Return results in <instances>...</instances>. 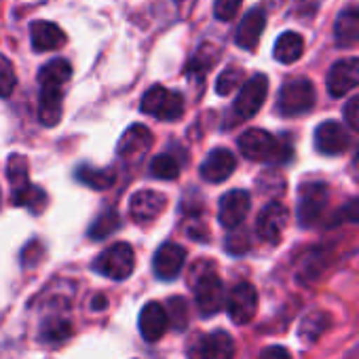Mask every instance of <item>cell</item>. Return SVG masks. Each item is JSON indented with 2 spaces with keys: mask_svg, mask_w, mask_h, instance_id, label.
<instances>
[{
  "mask_svg": "<svg viewBox=\"0 0 359 359\" xmlns=\"http://www.w3.org/2000/svg\"><path fill=\"white\" fill-rule=\"evenodd\" d=\"M72 79V68L66 60L57 57L45 64L39 72V118L45 127H53L62 118L66 83Z\"/></svg>",
  "mask_w": 359,
  "mask_h": 359,
  "instance_id": "6da1fadb",
  "label": "cell"
},
{
  "mask_svg": "<svg viewBox=\"0 0 359 359\" xmlns=\"http://www.w3.org/2000/svg\"><path fill=\"white\" fill-rule=\"evenodd\" d=\"M7 180L11 184V203L26 208L32 214L45 212L49 197L47 193L30 182V163L24 154H11L7 161Z\"/></svg>",
  "mask_w": 359,
  "mask_h": 359,
  "instance_id": "7a4b0ae2",
  "label": "cell"
},
{
  "mask_svg": "<svg viewBox=\"0 0 359 359\" xmlns=\"http://www.w3.org/2000/svg\"><path fill=\"white\" fill-rule=\"evenodd\" d=\"M239 150L248 161L258 163H285L292 158V148L281 144L273 133L264 129H248L239 137Z\"/></svg>",
  "mask_w": 359,
  "mask_h": 359,
  "instance_id": "3957f363",
  "label": "cell"
},
{
  "mask_svg": "<svg viewBox=\"0 0 359 359\" xmlns=\"http://www.w3.org/2000/svg\"><path fill=\"white\" fill-rule=\"evenodd\" d=\"M269 93V79L264 74H254L250 81H245L239 89V95L233 104V112H231V125L250 121L252 116L258 114V110L262 108L264 100Z\"/></svg>",
  "mask_w": 359,
  "mask_h": 359,
  "instance_id": "277c9868",
  "label": "cell"
},
{
  "mask_svg": "<svg viewBox=\"0 0 359 359\" xmlns=\"http://www.w3.org/2000/svg\"><path fill=\"white\" fill-rule=\"evenodd\" d=\"M140 110L158 121H177L184 114V97L163 85H154L142 95Z\"/></svg>",
  "mask_w": 359,
  "mask_h": 359,
  "instance_id": "5b68a950",
  "label": "cell"
},
{
  "mask_svg": "<svg viewBox=\"0 0 359 359\" xmlns=\"http://www.w3.org/2000/svg\"><path fill=\"white\" fill-rule=\"evenodd\" d=\"M315 87L309 79H294L281 87L277 95V110L283 116H300L315 106Z\"/></svg>",
  "mask_w": 359,
  "mask_h": 359,
  "instance_id": "8992f818",
  "label": "cell"
},
{
  "mask_svg": "<svg viewBox=\"0 0 359 359\" xmlns=\"http://www.w3.org/2000/svg\"><path fill=\"white\" fill-rule=\"evenodd\" d=\"M135 269V254L129 243H114L108 250H104L95 262L93 271L112 279V281H123L127 279Z\"/></svg>",
  "mask_w": 359,
  "mask_h": 359,
  "instance_id": "52a82bcc",
  "label": "cell"
},
{
  "mask_svg": "<svg viewBox=\"0 0 359 359\" xmlns=\"http://www.w3.org/2000/svg\"><path fill=\"white\" fill-rule=\"evenodd\" d=\"M193 287H195V300L201 311V315L212 317L224 306V283L216 275L214 269H208L199 277H193Z\"/></svg>",
  "mask_w": 359,
  "mask_h": 359,
  "instance_id": "ba28073f",
  "label": "cell"
},
{
  "mask_svg": "<svg viewBox=\"0 0 359 359\" xmlns=\"http://www.w3.org/2000/svg\"><path fill=\"white\" fill-rule=\"evenodd\" d=\"M327 205V187L323 182H306L298 191V222L309 229L321 220Z\"/></svg>",
  "mask_w": 359,
  "mask_h": 359,
  "instance_id": "9c48e42d",
  "label": "cell"
},
{
  "mask_svg": "<svg viewBox=\"0 0 359 359\" xmlns=\"http://www.w3.org/2000/svg\"><path fill=\"white\" fill-rule=\"evenodd\" d=\"M256 311H258L256 287L248 281L237 283L226 298V313H229L231 321L237 325H245L254 319Z\"/></svg>",
  "mask_w": 359,
  "mask_h": 359,
  "instance_id": "30bf717a",
  "label": "cell"
},
{
  "mask_svg": "<svg viewBox=\"0 0 359 359\" xmlns=\"http://www.w3.org/2000/svg\"><path fill=\"white\" fill-rule=\"evenodd\" d=\"M290 220V212L283 203H269L256 220V235L266 243H279Z\"/></svg>",
  "mask_w": 359,
  "mask_h": 359,
  "instance_id": "8fae6325",
  "label": "cell"
},
{
  "mask_svg": "<svg viewBox=\"0 0 359 359\" xmlns=\"http://www.w3.org/2000/svg\"><path fill=\"white\" fill-rule=\"evenodd\" d=\"M325 85H327V91L332 97H342L351 89H355L359 85V57L338 60L330 68Z\"/></svg>",
  "mask_w": 359,
  "mask_h": 359,
  "instance_id": "7c38bea8",
  "label": "cell"
},
{
  "mask_svg": "<svg viewBox=\"0 0 359 359\" xmlns=\"http://www.w3.org/2000/svg\"><path fill=\"white\" fill-rule=\"evenodd\" d=\"M184 262H187V250L182 245L167 241L156 250L152 269L161 281H171L180 275V271L184 269Z\"/></svg>",
  "mask_w": 359,
  "mask_h": 359,
  "instance_id": "4fadbf2b",
  "label": "cell"
},
{
  "mask_svg": "<svg viewBox=\"0 0 359 359\" xmlns=\"http://www.w3.org/2000/svg\"><path fill=\"white\" fill-rule=\"evenodd\" d=\"M235 340L226 332H212L201 336L191 346V359H233Z\"/></svg>",
  "mask_w": 359,
  "mask_h": 359,
  "instance_id": "5bb4252c",
  "label": "cell"
},
{
  "mask_svg": "<svg viewBox=\"0 0 359 359\" xmlns=\"http://www.w3.org/2000/svg\"><path fill=\"white\" fill-rule=\"evenodd\" d=\"M235 167H237V158L229 148H214L205 156V161L201 163L199 173H201V177L205 180V182L220 184V182H224V180H229L233 175Z\"/></svg>",
  "mask_w": 359,
  "mask_h": 359,
  "instance_id": "9a60e30c",
  "label": "cell"
},
{
  "mask_svg": "<svg viewBox=\"0 0 359 359\" xmlns=\"http://www.w3.org/2000/svg\"><path fill=\"white\" fill-rule=\"evenodd\" d=\"M152 133L146 125H131L123 135L116 146V152L123 161L135 163L140 161L150 148H152Z\"/></svg>",
  "mask_w": 359,
  "mask_h": 359,
  "instance_id": "2e32d148",
  "label": "cell"
},
{
  "mask_svg": "<svg viewBox=\"0 0 359 359\" xmlns=\"http://www.w3.org/2000/svg\"><path fill=\"white\" fill-rule=\"evenodd\" d=\"M348 148V133L336 121H323L315 129V150L325 156L342 154Z\"/></svg>",
  "mask_w": 359,
  "mask_h": 359,
  "instance_id": "e0dca14e",
  "label": "cell"
},
{
  "mask_svg": "<svg viewBox=\"0 0 359 359\" xmlns=\"http://www.w3.org/2000/svg\"><path fill=\"white\" fill-rule=\"evenodd\" d=\"M250 193L245 191H231L220 199V208H218V220L224 229H239L245 220V216L250 214Z\"/></svg>",
  "mask_w": 359,
  "mask_h": 359,
  "instance_id": "ac0fdd59",
  "label": "cell"
},
{
  "mask_svg": "<svg viewBox=\"0 0 359 359\" xmlns=\"http://www.w3.org/2000/svg\"><path fill=\"white\" fill-rule=\"evenodd\" d=\"M167 208V197L156 191H137L129 201V214L135 222H152Z\"/></svg>",
  "mask_w": 359,
  "mask_h": 359,
  "instance_id": "d6986e66",
  "label": "cell"
},
{
  "mask_svg": "<svg viewBox=\"0 0 359 359\" xmlns=\"http://www.w3.org/2000/svg\"><path fill=\"white\" fill-rule=\"evenodd\" d=\"M264 26H266V15L262 9H250L239 28H237V34H235V43L237 47L245 49V51H254L260 43V36L264 32Z\"/></svg>",
  "mask_w": 359,
  "mask_h": 359,
  "instance_id": "ffe728a7",
  "label": "cell"
},
{
  "mask_svg": "<svg viewBox=\"0 0 359 359\" xmlns=\"http://www.w3.org/2000/svg\"><path fill=\"white\" fill-rule=\"evenodd\" d=\"M30 41H32V49L36 53H45V51H57L66 45L68 36L66 32L51 22H34L30 26Z\"/></svg>",
  "mask_w": 359,
  "mask_h": 359,
  "instance_id": "44dd1931",
  "label": "cell"
},
{
  "mask_svg": "<svg viewBox=\"0 0 359 359\" xmlns=\"http://www.w3.org/2000/svg\"><path fill=\"white\" fill-rule=\"evenodd\" d=\"M167 327H169V319H167V311L163 309V304H158V302L144 304V309L140 311L142 338L148 340V342H156V340L163 338Z\"/></svg>",
  "mask_w": 359,
  "mask_h": 359,
  "instance_id": "7402d4cb",
  "label": "cell"
},
{
  "mask_svg": "<svg viewBox=\"0 0 359 359\" xmlns=\"http://www.w3.org/2000/svg\"><path fill=\"white\" fill-rule=\"evenodd\" d=\"M74 175L81 184H85L93 191H108L116 182V173L112 169H95L91 165H79Z\"/></svg>",
  "mask_w": 359,
  "mask_h": 359,
  "instance_id": "603a6c76",
  "label": "cell"
},
{
  "mask_svg": "<svg viewBox=\"0 0 359 359\" xmlns=\"http://www.w3.org/2000/svg\"><path fill=\"white\" fill-rule=\"evenodd\" d=\"M302 51H304L302 36L298 32H283L273 47V57L279 64H294L300 60Z\"/></svg>",
  "mask_w": 359,
  "mask_h": 359,
  "instance_id": "cb8c5ba5",
  "label": "cell"
},
{
  "mask_svg": "<svg viewBox=\"0 0 359 359\" xmlns=\"http://www.w3.org/2000/svg\"><path fill=\"white\" fill-rule=\"evenodd\" d=\"M330 323H332V319L325 311H313L302 317V321L298 325V336L304 344H315L323 336V332L330 327Z\"/></svg>",
  "mask_w": 359,
  "mask_h": 359,
  "instance_id": "d4e9b609",
  "label": "cell"
},
{
  "mask_svg": "<svg viewBox=\"0 0 359 359\" xmlns=\"http://www.w3.org/2000/svg\"><path fill=\"white\" fill-rule=\"evenodd\" d=\"M336 41L340 45L359 43V9H346L338 15L334 26Z\"/></svg>",
  "mask_w": 359,
  "mask_h": 359,
  "instance_id": "484cf974",
  "label": "cell"
},
{
  "mask_svg": "<svg viewBox=\"0 0 359 359\" xmlns=\"http://www.w3.org/2000/svg\"><path fill=\"white\" fill-rule=\"evenodd\" d=\"M218 49L216 47H212V45H203L197 53H195V57L189 62V66H187V76L189 79H197V81H203L205 76H208V72L214 68V64L218 62Z\"/></svg>",
  "mask_w": 359,
  "mask_h": 359,
  "instance_id": "4316f807",
  "label": "cell"
},
{
  "mask_svg": "<svg viewBox=\"0 0 359 359\" xmlns=\"http://www.w3.org/2000/svg\"><path fill=\"white\" fill-rule=\"evenodd\" d=\"M180 171H182V163L175 154L163 152L150 161V175H154L156 180H175Z\"/></svg>",
  "mask_w": 359,
  "mask_h": 359,
  "instance_id": "83f0119b",
  "label": "cell"
},
{
  "mask_svg": "<svg viewBox=\"0 0 359 359\" xmlns=\"http://www.w3.org/2000/svg\"><path fill=\"white\" fill-rule=\"evenodd\" d=\"M118 226H121V216H118L116 212H104V214L97 216L95 222L91 224L89 237H91L93 241L106 239V237H110Z\"/></svg>",
  "mask_w": 359,
  "mask_h": 359,
  "instance_id": "f1b7e54d",
  "label": "cell"
},
{
  "mask_svg": "<svg viewBox=\"0 0 359 359\" xmlns=\"http://www.w3.org/2000/svg\"><path fill=\"white\" fill-rule=\"evenodd\" d=\"M167 319L171 323L173 330H180L182 332L187 325H189V304L184 298L180 296H173L167 304Z\"/></svg>",
  "mask_w": 359,
  "mask_h": 359,
  "instance_id": "f546056e",
  "label": "cell"
},
{
  "mask_svg": "<svg viewBox=\"0 0 359 359\" xmlns=\"http://www.w3.org/2000/svg\"><path fill=\"white\" fill-rule=\"evenodd\" d=\"M72 332V325L66 321V319H60V317H53L49 319L47 323H43L41 327V338L45 342H62L70 336Z\"/></svg>",
  "mask_w": 359,
  "mask_h": 359,
  "instance_id": "4dcf8cb0",
  "label": "cell"
},
{
  "mask_svg": "<svg viewBox=\"0 0 359 359\" xmlns=\"http://www.w3.org/2000/svg\"><path fill=\"white\" fill-rule=\"evenodd\" d=\"M243 79H245V74L241 68H226L216 81L218 95H231L235 89H239L243 85Z\"/></svg>",
  "mask_w": 359,
  "mask_h": 359,
  "instance_id": "1f68e13d",
  "label": "cell"
},
{
  "mask_svg": "<svg viewBox=\"0 0 359 359\" xmlns=\"http://www.w3.org/2000/svg\"><path fill=\"white\" fill-rule=\"evenodd\" d=\"M15 85L18 76L13 64L5 55H0V97H9L15 91Z\"/></svg>",
  "mask_w": 359,
  "mask_h": 359,
  "instance_id": "d6a6232c",
  "label": "cell"
},
{
  "mask_svg": "<svg viewBox=\"0 0 359 359\" xmlns=\"http://www.w3.org/2000/svg\"><path fill=\"white\" fill-rule=\"evenodd\" d=\"M231 231L233 233L226 237V252L233 256H243L245 252H250V245H252L250 235L245 231H235V229H231Z\"/></svg>",
  "mask_w": 359,
  "mask_h": 359,
  "instance_id": "836d02e7",
  "label": "cell"
},
{
  "mask_svg": "<svg viewBox=\"0 0 359 359\" xmlns=\"http://www.w3.org/2000/svg\"><path fill=\"white\" fill-rule=\"evenodd\" d=\"M342 222H359V197L346 201L334 216V220L330 224H342Z\"/></svg>",
  "mask_w": 359,
  "mask_h": 359,
  "instance_id": "e575fe53",
  "label": "cell"
},
{
  "mask_svg": "<svg viewBox=\"0 0 359 359\" xmlns=\"http://www.w3.org/2000/svg\"><path fill=\"white\" fill-rule=\"evenodd\" d=\"M241 0H216L214 3V15L220 22H231L239 13Z\"/></svg>",
  "mask_w": 359,
  "mask_h": 359,
  "instance_id": "d590c367",
  "label": "cell"
},
{
  "mask_svg": "<svg viewBox=\"0 0 359 359\" xmlns=\"http://www.w3.org/2000/svg\"><path fill=\"white\" fill-rule=\"evenodd\" d=\"M344 121L353 131H359V95L351 97L348 104L344 106Z\"/></svg>",
  "mask_w": 359,
  "mask_h": 359,
  "instance_id": "8d00e7d4",
  "label": "cell"
},
{
  "mask_svg": "<svg viewBox=\"0 0 359 359\" xmlns=\"http://www.w3.org/2000/svg\"><path fill=\"white\" fill-rule=\"evenodd\" d=\"M260 359H292V353L281 344H273L260 353Z\"/></svg>",
  "mask_w": 359,
  "mask_h": 359,
  "instance_id": "74e56055",
  "label": "cell"
},
{
  "mask_svg": "<svg viewBox=\"0 0 359 359\" xmlns=\"http://www.w3.org/2000/svg\"><path fill=\"white\" fill-rule=\"evenodd\" d=\"M106 304H108V300H106V296H95V300H93V309H106Z\"/></svg>",
  "mask_w": 359,
  "mask_h": 359,
  "instance_id": "f35d334b",
  "label": "cell"
},
{
  "mask_svg": "<svg viewBox=\"0 0 359 359\" xmlns=\"http://www.w3.org/2000/svg\"><path fill=\"white\" fill-rule=\"evenodd\" d=\"M0 201H3V197H0Z\"/></svg>",
  "mask_w": 359,
  "mask_h": 359,
  "instance_id": "ab89813d",
  "label": "cell"
}]
</instances>
